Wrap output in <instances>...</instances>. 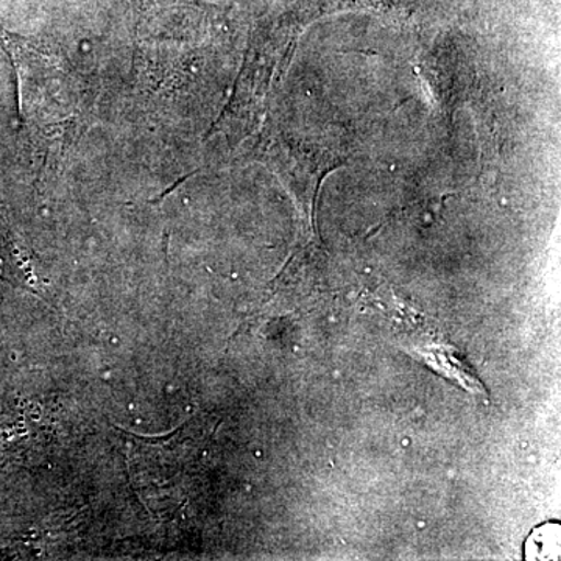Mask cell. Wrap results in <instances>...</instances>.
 Wrapping results in <instances>:
<instances>
[{
    "label": "cell",
    "instance_id": "cell-2",
    "mask_svg": "<svg viewBox=\"0 0 561 561\" xmlns=\"http://www.w3.org/2000/svg\"><path fill=\"white\" fill-rule=\"evenodd\" d=\"M560 553V526L548 524L530 535L526 542L527 560H553L559 559Z\"/></svg>",
    "mask_w": 561,
    "mask_h": 561
},
{
    "label": "cell",
    "instance_id": "cell-1",
    "mask_svg": "<svg viewBox=\"0 0 561 561\" xmlns=\"http://www.w3.org/2000/svg\"><path fill=\"white\" fill-rule=\"evenodd\" d=\"M0 46L13 65L21 116L28 124L39 130L66 127L77 117V90L57 58L3 28H0Z\"/></svg>",
    "mask_w": 561,
    "mask_h": 561
}]
</instances>
